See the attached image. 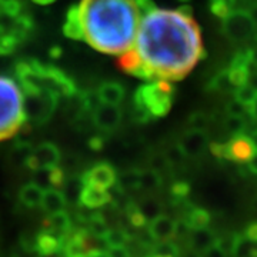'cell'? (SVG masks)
Returning a JSON list of instances; mask_svg holds the SVG:
<instances>
[{"label":"cell","mask_w":257,"mask_h":257,"mask_svg":"<svg viewBox=\"0 0 257 257\" xmlns=\"http://www.w3.org/2000/svg\"><path fill=\"white\" fill-rule=\"evenodd\" d=\"M187 240H189V247L192 251L204 254L209 248L216 244L217 236L209 227H203V229L190 230V233L187 234Z\"/></svg>","instance_id":"cell-15"},{"label":"cell","mask_w":257,"mask_h":257,"mask_svg":"<svg viewBox=\"0 0 257 257\" xmlns=\"http://www.w3.org/2000/svg\"><path fill=\"white\" fill-rule=\"evenodd\" d=\"M60 160H62V156L57 146L50 142H43L30 149V153L25 165L28 166L32 172H36V170L53 169L56 166H59Z\"/></svg>","instance_id":"cell-8"},{"label":"cell","mask_w":257,"mask_h":257,"mask_svg":"<svg viewBox=\"0 0 257 257\" xmlns=\"http://www.w3.org/2000/svg\"><path fill=\"white\" fill-rule=\"evenodd\" d=\"M246 167H247V170L250 172V173L257 175V152L254 153V156L251 157L247 163H246Z\"/></svg>","instance_id":"cell-34"},{"label":"cell","mask_w":257,"mask_h":257,"mask_svg":"<svg viewBox=\"0 0 257 257\" xmlns=\"http://www.w3.org/2000/svg\"><path fill=\"white\" fill-rule=\"evenodd\" d=\"M257 23L247 10H231L227 18L223 19V30L231 40L246 42L256 35Z\"/></svg>","instance_id":"cell-7"},{"label":"cell","mask_w":257,"mask_h":257,"mask_svg":"<svg viewBox=\"0 0 257 257\" xmlns=\"http://www.w3.org/2000/svg\"><path fill=\"white\" fill-rule=\"evenodd\" d=\"M80 179L83 184H90L103 190H109L116 183L117 173L113 166L103 162V163L94 165L87 172H84Z\"/></svg>","instance_id":"cell-11"},{"label":"cell","mask_w":257,"mask_h":257,"mask_svg":"<svg viewBox=\"0 0 257 257\" xmlns=\"http://www.w3.org/2000/svg\"><path fill=\"white\" fill-rule=\"evenodd\" d=\"M23 90V111L26 124H45L53 117L57 110L59 97L43 89H22Z\"/></svg>","instance_id":"cell-6"},{"label":"cell","mask_w":257,"mask_h":257,"mask_svg":"<svg viewBox=\"0 0 257 257\" xmlns=\"http://www.w3.org/2000/svg\"><path fill=\"white\" fill-rule=\"evenodd\" d=\"M43 192H45V189H42L39 184L32 182V183L25 184V186L20 187V190H19V200H20V203L23 206H26L29 209H33V207L40 206L42 197H43Z\"/></svg>","instance_id":"cell-21"},{"label":"cell","mask_w":257,"mask_h":257,"mask_svg":"<svg viewBox=\"0 0 257 257\" xmlns=\"http://www.w3.org/2000/svg\"><path fill=\"white\" fill-rule=\"evenodd\" d=\"M103 239H104L109 248L126 247V244L130 241V234L127 233V230L109 229Z\"/></svg>","instance_id":"cell-25"},{"label":"cell","mask_w":257,"mask_h":257,"mask_svg":"<svg viewBox=\"0 0 257 257\" xmlns=\"http://www.w3.org/2000/svg\"><path fill=\"white\" fill-rule=\"evenodd\" d=\"M251 13V16H253V19H254V22L257 23V6L253 9V12H250Z\"/></svg>","instance_id":"cell-44"},{"label":"cell","mask_w":257,"mask_h":257,"mask_svg":"<svg viewBox=\"0 0 257 257\" xmlns=\"http://www.w3.org/2000/svg\"><path fill=\"white\" fill-rule=\"evenodd\" d=\"M25 124L22 86L9 76L0 74V142L16 136Z\"/></svg>","instance_id":"cell-5"},{"label":"cell","mask_w":257,"mask_h":257,"mask_svg":"<svg viewBox=\"0 0 257 257\" xmlns=\"http://www.w3.org/2000/svg\"><path fill=\"white\" fill-rule=\"evenodd\" d=\"M147 257H173V256H169V254H160V253H149V256Z\"/></svg>","instance_id":"cell-43"},{"label":"cell","mask_w":257,"mask_h":257,"mask_svg":"<svg viewBox=\"0 0 257 257\" xmlns=\"http://www.w3.org/2000/svg\"><path fill=\"white\" fill-rule=\"evenodd\" d=\"M35 250L39 254H50L62 251V240L46 230L40 231L35 239Z\"/></svg>","instance_id":"cell-20"},{"label":"cell","mask_w":257,"mask_h":257,"mask_svg":"<svg viewBox=\"0 0 257 257\" xmlns=\"http://www.w3.org/2000/svg\"><path fill=\"white\" fill-rule=\"evenodd\" d=\"M224 126L229 130V133L231 136L233 135H239V133H244V130H246V120L241 116H231V114H229V117L226 119Z\"/></svg>","instance_id":"cell-29"},{"label":"cell","mask_w":257,"mask_h":257,"mask_svg":"<svg viewBox=\"0 0 257 257\" xmlns=\"http://www.w3.org/2000/svg\"><path fill=\"white\" fill-rule=\"evenodd\" d=\"M170 193H172L173 202L176 204L186 202V197L190 193V184L186 183V182H175V183L170 186Z\"/></svg>","instance_id":"cell-28"},{"label":"cell","mask_w":257,"mask_h":257,"mask_svg":"<svg viewBox=\"0 0 257 257\" xmlns=\"http://www.w3.org/2000/svg\"><path fill=\"white\" fill-rule=\"evenodd\" d=\"M184 2H186V0H184Z\"/></svg>","instance_id":"cell-46"},{"label":"cell","mask_w":257,"mask_h":257,"mask_svg":"<svg viewBox=\"0 0 257 257\" xmlns=\"http://www.w3.org/2000/svg\"><path fill=\"white\" fill-rule=\"evenodd\" d=\"M175 87L169 80H149L139 87L133 97V117L145 123L163 117L172 109Z\"/></svg>","instance_id":"cell-4"},{"label":"cell","mask_w":257,"mask_h":257,"mask_svg":"<svg viewBox=\"0 0 257 257\" xmlns=\"http://www.w3.org/2000/svg\"><path fill=\"white\" fill-rule=\"evenodd\" d=\"M257 92H254L251 87H248L247 84L244 86H240V87H236L234 89V100L240 101L246 106H250V103L254 100Z\"/></svg>","instance_id":"cell-30"},{"label":"cell","mask_w":257,"mask_h":257,"mask_svg":"<svg viewBox=\"0 0 257 257\" xmlns=\"http://www.w3.org/2000/svg\"><path fill=\"white\" fill-rule=\"evenodd\" d=\"M184 257H203V254H200V253H196V251H192V250H190V251H189V253H187Z\"/></svg>","instance_id":"cell-42"},{"label":"cell","mask_w":257,"mask_h":257,"mask_svg":"<svg viewBox=\"0 0 257 257\" xmlns=\"http://www.w3.org/2000/svg\"><path fill=\"white\" fill-rule=\"evenodd\" d=\"M39 257H63V253L57 251V253H50V254H39Z\"/></svg>","instance_id":"cell-41"},{"label":"cell","mask_w":257,"mask_h":257,"mask_svg":"<svg viewBox=\"0 0 257 257\" xmlns=\"http://www.w3.org/2000/svg\"><path fill=\"white\" fill-rule=\"evenodd\" d=\"M246 84H247L248 87H251L254 92H257V72H254V73H251V72H250L247 83H246Z\"/></svg>","instance_id":"cell-36"},{"label":"cell","mask_w":257,"mask_h":257,"mask_svg":"<svg viewBox=\"0 0 257 257\" xmlns=\"http://www.w3.org/2000/svg\"><path fill=\"white\" fill-rule=\"evenodd\" d=\"M90 146H92V149L100 150L101 147H103V138H101V136H96V138H93L92 140H90Z\"/></svg>","instance_id":"cell-37"},{"label":"cell","mask_w":257,"mask_h":257,"mask_svg":"<svg viewBox=\"0 0 257 257\" xmlns=\"http://www.w3.org/2000/svg\"><path fill=\"white\" fill-rule=\"evenodd\" d=\"M152 8L150 0H80L73 6L80 40L104 55H124L135 43L142 18Z\"/></svg>","instance_id":"cell-2"},{"label":"cell","mask_w":257,"mask_h":257,"mask_svg":"<svg viewBox=\"0 0 257 257\" xmlns=\"http://www.w3.org/2000/svg\"><path fill=\"white\" fill-rule=\"evenodd\" d=\"M244 236H246L248 240H251V241L257 243V221L248 224L247 229H246V231H244Z\"/></svg>","instance_id":"cell-33"},{"label":"cell","mask_w":257,"mask_h":257,"mask_svg":"<svg viewBox=\"0 0 257 257\" xmlns=\"http://www.w3.org/2000/svg\"><path fill=\"white\" fill-rule=\"evenodd\" d=\"M246 257H257V243L253 241V244H251V248L248 250L247 256Z\"/></svg>","instance_id":"cell-39"},{"label":"cell","mask_w":257,"mask_h":257,"mask_svg":"<svg viewBox=\"0 0 257 257\" xmlns=\"http://www.w3.org/2000/svg\"><path fill=\"white\" fill-rule=\"evenodd\" d=\"M86 257H110V256H109L107 250H97V251H92V253H89Z\"/></svg>","instance_id":"cell-38"},{"label":"cell","mask_w":257,"mask_h":257,"mask_svg":"<svg viewBox=\"0 0 257 257\" xmlns=\"http://www.w3.org/2000/svg\"><path fill=\"white\" fill-rule=\"evenodd\" d=\"M63 257H73V256H64V254H63Z\"/></svg>","instance_id":"cell-45"},{"label":"cell","mask_w":257,"mask_h":257,"mask_svg":"<svg viewBox=\"0 0 257 257\" xmlns=\"http://www.w3.org/2000/svg\"><path fill=\"white\" fill-rule=\"evenodd\" d=\"M114 184L123 192L136 190L140 186V172L139 170H127L123 175L117 176V180Z\"/></svg>","instance_id":"cell-24"},{"label":"cell","mask_w":257,"mask_h":257,"mask_svg":"<svg viewBox=\"0 0 257 257\" xmlns=\"http://www.w3.org/2000/svg\"><path fill=\"white\" fill-rule=\"evenodd\" d=\"M70 229H72V219L64 210L47 214L46 220H45V230L55 234L56 237L62 240Z\"/></svg>","instance_id":"cell-17"},{"label":"cell","mask_w":257,"mask_h":257,"mask_svg":"<svg viewBox=\"0 0 257 257\" xmlns=\"http://www.w3.org/2000/svg\"><path fill=\"white\" fill-rule=\"evenodd\" d=\"M147 231H149L150 237L156 241L173 239L176 231V220L170 219L166 214H159L155 219L150 220L149 226H147Z\"/></svg>","instance_id":"cell-13"},{"label":"cell","mask_w":257,"mask_h":257,"mask_svg":"<svg viewBox=\"0 0 257 257\" xmlns=\"http://www.w3.org/2000/svg\"><path fill=\"white\" fill-rule=\"evenodd\" d=\"M109 203H111V194L109 190H103L90 184H83L79 204H83L94 210L99 207H104Z\"/></svg>","instance_id":"cell-14"},{"label":"cell","mask_w":257,"mask_h":257,"mask_svg":"<svg viewBox=\"0 0 257 257\" xmlns=\"http://www.w3.org/2000/svg\"><path fill=\"white\" fill-rule=\"evenodd\" d=\"M94 93L99 103L113 106H120V103L124 100L126 96V90L119 82H103Z\"/></svg>","instance_id":"cell-16"},{"label":"cell","mask_w":257,"mask_h":257,"mask_svg":"<svg viewBox=\"0 0 257 257\" xmlns=\"http://www.w3.org/2000/svg\"><path fill=\"white\" fill-rule=\"evenodd\" d=\"M16 76L22 89H43L64 99L77 92L74 82L55 66L39 63L36 60L20 62L16 66Z\"/></svg>","instance_id":"cell-3"},{"label":"cell","mask_w":257,"mask_h":257,"mask_svg":"<svg viewBox=\"0 0 257 257\" xmlns=\"http://www.w3.org/2000/svg\"><path fill=\"white\" fill-rule=\"evenodd\" d=\"M32 2H35L36 5H40V6H47V5L55 3L56 0H32Z\"/></svg>","instance_id":"cell-40"},{"label":"cell","mask_w":257,"mask_h":257,"mask_svg":"<svg viewBox=\"0 0 257 257\" xmlns=\"http://www.w3.org/2000/svg\"><path fill=\"white\" fill-rule=\"evenodd\" d=\"M236 236H237V233H233V234H226L224 237H220V239L217 237V240H216V246L220 248L227 257L231 256L233 246H234V241H236Z\"/></svg>","instance_id":"cell-31"},{"label":"cell","mask_w":257,"mask_h":257,"mask_svg":"<svg viewBox=\"0 0 257 257\" xmlns=\"http://www.w3.org/2000/svg\"><path fill=\"white\" fill-rule=\"evenodd\" d=\"M124 213L127 217L128 223L133 229H143L147 226V219L145 214L142 213L138 203L127 202L124 206Z\"/></svg>","instance_id":"cell-23"},{"label":"cell","mask_w":257,"mask_h":257,"mask_svg":"<svg viewBox=\"0 0 257 257\" xmlns=\"http://www.w3.org/2000/svg\"><path fill=\"white\" fill-rule=\"evenodd\" d=\"M206 145H207V139L204 132L197 128H190L189 132H186L177 143L179 149L187 157L200 156L206 149Z\"/></svg>","instance_id":"cell-12"},{"label":"cell","mask_w":257,"mask_h":257,"mask_svg":"<svg viewBox=\"0 0 257 257\" xmlns=\"http://www.w3.org/2000/svg\"><path fill=\"white\" fill-rule=\"evenodd\" d=\"M123 114L119 106L97 103L92 110V123L100 133H111L119 127Z\"/></svg>","instance_id":"cell-10"},{"label":"cell","mask_w":257,"mask_h":257,"mask_svg":"<svg viewBox=\"0 0 257 257\" xmlns=\"http://www.w3.org/2000/svg\"><path fill=\"white\" fill-rule=\"evenodd\" d=\"M224 145V157L223 160H230L236 163H247L257 152V147L253 139L244 135H233L227 142H223Z\"/></svg>","instance_id":"cell-9"},{"label":"cell","mask_w":257,"mask_h":257,"mask_svg":"<svg viewBox=\"0 0 257 257\" xmlns=\"http://www.w3.org/2000/svg\"><path fill=\"white\" fill-rule=\"evenodd\" d=\"M63 194L66 197V202L70 204H79L80 203V193H82V179L80 177H70L69 180H64L63 183Z\"/></svg>","instance_id":"cell-22"},{"label":"cell","mask_w":257,"mask_h":257,"mask_svg":"<svg viewBox=\"0 0 257 257\" xmlns=\"http://www.w3.org/2000/svg\"><path fill=\"white\" fill-rule=\"evenodd\" d=\"M107 253L110 257H132L130 251L126 247H111L107 248Z\"/></svg>","instance_id":"cell-32"},{"label":"cell","mask_w":257,"mask_h":257,"mask_svg":"<svg viewBox=\"0 0 257 257\" xmlns=\"http://www.w3.org/2000/svg\"><path fill=\"white\" fill-rule=\"evenodd\" d=\"M139 207H140V210L145 214V217H146L147 220H149V219H150V220L155 219L156 216L160 214V211H162L160 203L157 202L156 199H152V197L145 199L143 202L139 204Z\"/></svg>","instance_id":"cell-27"},{"label":"cell","mask_w":257,"mask_h":257,"mask_svg":"<svg viewBox=\"0 0 257 257\" xmlns=\"http://www.w3.org/2000/svg\"><path fill=\"white\" fill-rule=\"evenodd\" d=\"M67 206L66 197H64L63 192L60 189H55L50 187L43 192V197L40 202V207L42 210L47 213V214H53L57 211H63Z\"/></svg>","instance_id":"cell-18"},{"label":"cell","mask_w":257,"mask_h":257,"mask_svg":"<svg viewBox=\"0 0 257 257\" xmlns=\"http://www.w3.org/2000/svg\"><path fill=\"white\" fill-rule=\"evenodd\" d=\"M162 176L160 173H157L156 170L153 169H147L140 172V186L139 189L143 190H156L162 186Z\"/></svg>","instance_id":"cell-26"},{"label":"cell","mask_w":257,"mask_h":257,"mask_svg":"<svg viewBox=\"0 0 257 257\" xmlns=\"http://www.w3.org/2000/svg\"><path fill=\"white\" fill-rule=\"evenodd\" d=\"M211 216L209 211L202 207H196V206H189L187 210L184 213L183 221L187 224V227L190 230L203 229V227H209L210 224Z\"/></svg>","instance_id":"cell-19"},{"label":"cell","mask_w":257,"mask_h":257,"mask_svg":"<svg viewBox=\"0 0 257 257\" xmlns=\"http://www.w3.org/2000/svg\"><path fill=\"white\" fill-rule=\"evenodd\" d=\"M248 116L257 121V94L256 97H254V100L251 101L250 106H248Z\"/></svg>","instance_id":"cell-35"},{"label":"cell","mask_w":257,"mask_h":257,"mask_svg":"<svg viewBox=\"0 0 257 257\" xmlns=\"http://www.w3.org/2000/svg\"><path fill=\"white\" fill-rule=\"evenodd\" d=\"M206 55L200 28L190 8L145 13L132 49L119 56L120 67L143 80L175 82L186 77Z\"/></svg>","instance_id":"cell-1"}]
</instances>
